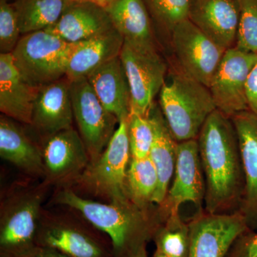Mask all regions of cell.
I'll return each instance as SVG.
<instances>
[{"mask_svg":"<svg viewBox=\"0 0 257 257\" xmlns=\"http://www.w3.org/2000/svg\"><path fill=\"white\" fill-rule=\"evenodd\" d=\"M124 43V39L115 28L77 42L69 58L66 77L70 81L87 78L98 67L119 56Z\"/></svg>","mask_w":257,"mask_h":257,"instance_id":"obj_21","label":"cell"},{"mask_svg":"<svg viewBox=\"0 0 257 257\" xmlns=\"http://www.w3.org/2000/svg\"><path fill=\"white\" fill-rule=\"evenodd\" d=\"M77 42L69 43L40 30L22 35L12 52L13 62L24 80L40 88L63 78Z\"/></svg>","mask_w":257,"mask_h":257,"instance_id":"obj_5","label":"cell"},{"mask_svg":"<svg viewBox=\"0 0 257 257\" xmlns=\"http://www.w3.org/2000/svg\"><path fill=\"white\" fill-rule=\"evenodd\" d=\"M70 0H15L22 35L45 30L58 21Z\"/></svg>","mask_w":257,"mask_h":257,"instance_id":"obj_25","label":"cell"},{"mask_svg":"<svg viewBox=\"0 0 257 257\" xmlns=\"http://www.w3.org/2000/svg\"><path fill=\"white\" fill-rule=\"evenodd\" d=\"M20 123L0 116V156L34 177H45L42 147L25 133Z\"/></svg>","mask_w":257,"mask_h":257,"instance_id":"obj_20","label":"cell"},{"mask_svg":"<svg viewBox=\"0 0 257 257\" xmlns=\"http://www.w3.org/2000/svg\"><path fill=\"white\" fill-rule=\"evenodd\" d=\"M237 135L245 180V208L257 213V114L243 111L231 116Z\"/></svg>","mask_w":257,"mask_h":257,"instance_id":"obj_23","label":"cell"},{"mask_svg":"<svg viewBox=\"0 0 257 257\" xmlns=\"http://www.w3.org/2000/svg\"><path fill=\"white\" fill-rule=\"evenodd\" d=\"M35 244L67 257H109L105 248L85 228L59 216L42 213Z\"/></svg>","mask_w":257,"mask_h":257,"instance_id":"obj_13","label":"cell"},{"mask_svg":"<svg viewBox=\"0 0 257 257\" xmlns=\"http://www.w3.org/2000/svg\"><path fill=\"white\" fill-rule=\"evenodd\" d=\"M203 177L204 172L197 139L178 143L173 182L163 203L167 206L169 214L179 213V207L186 202L200 205L205 198Z\"/></svg>","mask_w":257,"mask_h":257,"instance_id":"obj_14","label":"cell"},{"mask_svg":"<svg viewBox=\"0 0 257 257\" xmlns=\"http://www.w3.org/2000/svg\"><path fill=\"white\" fill-rule=\"evenodd\" d=\"M150 16L157 25L171 32L188 19L189 0H144Z\"/></svg>","mask_w":257,"mask_h":257,"instance_id":"obj_28","label":"cell"},{"mask_svg":"<svg viewBox=\"0 0 257 257\" xmlns=\"http://www.w3.org/2000/svg\"><path fill=\"white\" fill-rule=\"evenodd\" d=\"M157 251L167 257H189L190 229L177 214H169L165 225L154 235Z\"/></svg>","mask_w":257,"mask_h":257,"instance_id":"obj_27","label":"cell"},{"mask_svg":"<svg viewBox=\"0 0 257 257\" xmlns=\"http://www.w3.org/2000/svg\"><path fill=\"white\" fill-rule=\"evenodd\" d=\"M240 18L236 46L257 53V0H239Z\"/></svg>","mask_w":257,"mask_h":257,"instance_id":"obj_30","label":"cell"},{"mask_svg":"<svg viewBox=\"0 0 257 257\" xmlns=\"http://www.w3.org/2000/svg\"><path fill=\"white\" fill-rule=\"evenodd\" d=\"M197 140L206 178V209L211 214L221 213L239 197L243 180L232 120L216 109L206 120Z\"/></svg>","mask_w":257,"mask_h":257,"instance_id":"obj_1","label":"cell"},{"mask_svg":"<svg viewBox=\"0 0 257 257\" xmlns=\"http://www.w3.org/2000/svg\"><path fill=\"white\" fill-rule=\"evenodd\" d=\"M239 0H189L188 19L225 50L236 46Z\"/></svg>","mask_w":257,"mask_h":257,"instance_id":"obj_16","label":"cell"},{"mask_svg":"<svg viewBox=\"0 0 257 257\" xmlns=\"http://www.w3.org/2000/svg\"><path fill=\"white\" fill-rule=\"evenodd\" d=\"M128 136L131 157L143 160L150 155L153 144L154 127L149 116L130 111L127 117Z\"/></svg>","mask_w":257,"mask_h":257,"instance_id":"obj_29","label":"cell"},{"mask_svg":"<svg viewBox=\"0 0 257 257\" xmlns=\"http://www.w3.org/2000/svg\"><path fill=\"white\" fill-rule=\"evenodd\" d=\"M150 118L153 125L155 137L149 157L156 168L159 179L158 187L152 203L162 206L175 173L178 143L172 136L162 110L155 104L150 111Z\"/></svg>","mask_w":257,"mask_h":257,"instance_id":"obj_22","label":"cell"},{"mask_svg":"<svg viewBox=\"0 0 257 257\" xmlns=\"http://www.w3.org/2000/svg\"><path fill=\"white\" fill-rule=\"evenodd\" d=\"M128 257H147L146 243L141 245L140 247L134 251Z\"/></svg>","mask_w":257,"mask_h":257,"instance_id":"obj_35","label":"cell"},{"mask_svg":"<svg viewBox=\"0 0 257 257\" xmlns=\"http://www.w3.org/2000/svg\"><path fill=\"white\" fill-rule=\"evenodd\" d=\"M156 168L150 157L137 160L131 157L126 176L128 199L142 209L152 203L158 187Z\"/></svg>","mask_w":257,"mask_h":257,"instance_id":"obj_26","label":"cell"},{"mask_svg":"<svg viewBox=\"0 0 257 257\" xmlns=\"http://www.w3.org/2000/svg\"><path fill=\"white\" fill-rule=\"evenodd\" d=\"M257 62V53L228 49L223 56L209 89L218 110L231 118L248 110L246 82Z\"/></svg>","mask_w":257,"mask_h":257,"instance_id":"obj_10","label":"cell"},{"mask_svg":"<svg viewBox=\"0 0 257 257\" xmlns=\"http://www.w3.org/2000/svg\"><path fill=\"white\" fill-rule=\"evenodd\" d=\"M152 257H167L165 255H164L163 253H160V251H155V253H154L153 256Z\"/></svg>","mask_w":257,"mask_h":257,"instance_id":"obj_37","label":"cell"},{"mask_svg":"<svg viewBox=\"0 0 257 257\" xmlns=\"http://www.w3.org/2000/svg\"><path fill=\"white\" fill-rule=\"evenodd\" d=\"M41 147L44 182L49 186L68 187L90 162L80 135L72 127L45 139Z\"/></svg>","mask_w":257,"mask_h":257,"instance_id":"obj_11","label":"cell"},{"mask_svg":"<svg viewBox=\"0 0 257 257\" xmlns=\"http://www.w3.org/2000/svg\"><path fill=\"white\" fill-rule=\"evenodd\" d=\"M248 108L257 114V62L251 69L246 82Z\"/></svg>","mask_w":257,"mask_h":257,"instance_id":"obj_34","label":"cell"},{"mask_svg":"<svg viewBox=\"0 0 257 257\" xmlns=\"http://www.w3.org/2000/svg\"><path fill=\"white\" fill-rule=\"evenodd\" d=\"M5 257H67L52 248L35 244L31 247Z\"/></svg>","mask_w":257,"mask_h":257,"instance_id":"obj_33","label":"cell"},{"mask_svg":"<svg viewBox=\"0 0 257 257\" xmlns=\"http://www.w3.org/2000/svg\"><path fill=\"white\" fill-rule=\"evenodd\" d=\"M106 10L125 42L156 47L150 15L144 0H113Z\"/></svg>","mask_w":257,"mask_h":257,"instance_id":"obj_24","label":"cell"},{"mask_svg":"<svg viewBox=\"0 0 257 257\" xmlns=\"http://www.w3.org/2000/svg\"><path fill=\"white\" fill-rule=\"evenodd\" d=\"M74 119L71 81L66 76L39 89L29 126L43 140L72 128Z\"/></svg>","mask_w":257,"mask_h":257,"instance_id":"obj_15","label":"cell"},{"mask_svg":"<svg viewBox=\"0 0 257 257\" xmlns=\"http://www.w3.org/2000/svg\"><path fill=\"white\" fill-rule=\"evenodd\" d=\"M53 202L77 211L87 222L107 235L116 257H128L147 240L153 237L160 226L149 219L147 209L131 200L96 202L82 197L74 189L62 187Z\"/></svg>","mask_w":257,"mask_h":257,"instance_id":"obj_2","label":"cell"},{"mask_svg":"<svg viewBox=\"0 0 257 257\" xmlns=\"http://www.w3.org/2000/svg\"><path fill=\"white\" fill-rule=\"evenodd\" d=\"M239 239L229 257H257V233Z\"/></svg>","mask_w":257,"mask_h":257,"instance_id":"obj_32","label":"cell"},{"mask_svg":"<svg viewBox=\"0 0 257 257\" xmlns=\"http://www.w3.org/2000/svg\"><path fill=\"white\" fill-rule=\"evenodd\" d=\"M130 86V111L149 116L154 99L165 82L167 66L156 47L137 46L125 42L120 53Z\"/></svg>","mask_w":257,"mask_h":257,"instance_id":"obj_7","label":"cell"},{"mask_svg":"<svg viewBox=\"0 0 257 257\" xmlns=\"http://www.w3.org/2000/svg\"><path fill=\"white\" fill-rule=\"evenodd\" d=\"M161 110L177 143L195 140L216 109L209 88L180 67L166 77L160 92Z\"/></svg>","mask_w":257,"mask_h":257,"instance_id":"obj_3","label":"cell"},{"mask_svg":"<svg viewBox=\"0 0 257 257\" xmlns=\"http://www.w3.org/2000/svg\"><path fill=\"white\" fill-rule=\"evenodd\" d=\"M87 79L106 110L119 121L127 119L131 95L120 55L93 71Z\"/></svg>","mask_w":257,"mask_h":257,"instance_id":"obj_19","label":"cell"},{"mask_svg":"<svg viewBox=\"0 0 257 257\" xmlns=\"http://www.w3.org/2000/svg\"><path fill=\"white\" fill-rule=\"evenodd\" d=\"M49 185L45 182L15 192L2 205L0 247L2 257L27 249L35 244L42 204Z\"/></svg>","mask_w":257,"mask_h":257,"instance_id":"obj_6","label":"cell"},{"mask_svg":"<svg viewBox=\"0 0 257 257\" xmlns=\"http://www.w3.org/2000/svg\"><path fill=\"white\" fill-rule=\"evenodd\" d=\"M21 37L13 4L0 0V54L12 53Z\"/></svg>","mask_w":257,"mask_h":257,"instance_id":"obj_31","label":"cell"},{"mask_svg":"<svg viewBox=\"0 0 257 257\" xmlns=\"http://www.w3.org/2000/svg\"><path fill=\"white\" fill-rule=\"evenodd\" d=\"M170 35L179 67L209 88L226 50L203 33L189 19L178 24Z\"/></svg>","mask_w":257,"mask_h":257,"instance_id":"obj_9","label":"cell"},{"mask_svg":"<svg viewBox=\"0 0 257 257\" xmlns=\"http://www.w3.org/2000/svg\"><path fill=\"white\" fill-rule=\"evenodd\" d=\"M189 257H226L233 245L246 229V217L240 213L207 214L189 224Z\"/></svg>","mask_w":257,"mask_h":257,"instance_id":"obj_12","label":"cell"},{"mask_svg":"<svg viewBox=\"0 0 257 257\" xmlns=\"http://www.w3.org/2000/svg\"><path fill=\"white\" fill-rule=\"evenodd\" d=\"M131 160L127 119L121 120L102 154L68 187L108 202L128 200L126 176Z\"/></svg>","mask_w":257,"mask_h":257,"instance_id":"obj_4","label":"cell"},{"mask_svg":"<svg viewBox=\"0 0 257 257\" xmlns=\"http://www.w3.org/2000/svg\"><path fill=\"white\" fill-rule=\"evenodd\" d=\"M80 1L89 2V3H93V4L106 9L112 3L113 0H80Z\"/></svg>","mask_w":257,"mask_h":257,"instance_id":"obj_36","label":"cell"},{"mask_svg":"<svg viewBox=\"0 0 257 257\" xmlns=\"http://www.w3.org/2000/svg\"><path fill=\"white\" fill-rule=\"evenodd\" d=\"M40 88L30 86L19 73L13 55L0 54V111L27 126L32 124L34 103Z\"/></svg>","mask_w":257,"mask_h":257,"instance_id":"obj_18","label":"cell"},{"mask_svg":"<svg viewBox=\"0 0 257 257\" xmlns=\"http://www.w3.org/2000/svg\"><path fill=\"white\" fill-rule=\"evenodd\" d=\"M104 8L85 1H71L58 21L46 31L64 41L74 43L89 40L114 29Z\"/></svg>","mask_w":257,"mask_h":257,"instance_id":"obj_17","label":"cell"},{"mask_svg":"<svg viewBox=\"0 0 257 257\" xmlns=\"http://www.w3.org/2000/svg\"><path fill=\"white\" fill-rule=\"evenodd\" d=\"M71 98L78 133L92 162L105 150L119 121L102 105L87 78L71 81Z\"/></svg>","mask_w":257,"mask_h":257,"instance_id":"obj_8","label":"cell"},{"mask_svg":"<svg viewBox=\"0 0 257 257\" xmlns=\"http://www.w3.org/2000/svg\"><path fill=\"white\" fill-rule=\"evenodd\" d=\"M70 1H80V0H70Z\"/></svg>","mask_w":257,"mask_h":257,"instance_id":"obj_38","label":"cell"}]
</instances>
